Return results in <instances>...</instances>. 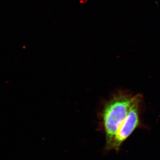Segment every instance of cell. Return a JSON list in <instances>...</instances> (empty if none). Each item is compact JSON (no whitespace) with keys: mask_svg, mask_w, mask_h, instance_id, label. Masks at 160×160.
Instances as JSON below:
<instances>
[{"mask_svg":"<svg viewBox=\"0 0 160 160\" xmlns=\"http://www.w3.org/2000/svg\"><path fill=\"white\" fill-rule=\"evenodd\" d=\"M133 96L129 92H120L115 94L104 107L103 121L108 150L112 149L116 135L128 114Z\"/></svg>","mask_w":160,"mask_h":160,"instance_id":"6da1fadb","label":"cell"},{"mask_svg":"<svg viewBox=\"0 0 160 160\" xmlns=\"http://www.w3.org/2000/svg\"><path fill=\"white\" fill-rule=\"evenodd\" d=\"M143 97L141 94L133 96L128 114L115 137L112 149L119 151L121 146L137 129L143 127L141 120Z\"/></svg>","mask_w":160,"mask_h":160,"instance_id":"7a4b0ae2","label":"cell"}]
</instances>
